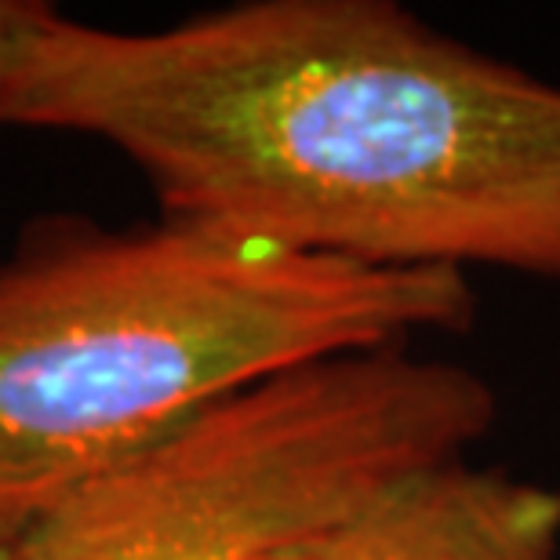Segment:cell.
<instances>
[{
	"mask_svg": "<svg viewBox=\"0 0 560 560\" xmlns=\"http://www.w3.org/2000/svg\"><path fill=\"white\" fill-rule=\"evenodd\" d=\"M458 270H368L194 222L73 226L0 262V546L219 397L463 335Z\"/></svg>",
	"mask_w": 560,
	"mask_h": 560,
	"instance_id": "cell-2",
	"label": "cell"
},
{
	"mask_svg": "<svg viewBox=\"0 0 560 560\" xmlns=\"http://www.w3.org/2000/svg\"><path fill=\"white\" fill-rule=\"evenodd\" d=\"M495 386L411 346L339 353L219 397L77 488L15 560H266L495 430Z\"/></svg>",
	"mask_w": 560,
	"mask_h": 560,
	"instance_id": "cell-3",
	"label": "cell"
},
{
	"mask_svg": "<svg viewBox=\"0 0 560 560\" xmlns=\"http://www.w3.org/2000/svg\"><path fill=\"white\" fill-rule=\"evenodd\" d=\"M4 125L114 145L161 219L560 284V84L394 0H248L145 33L40 4Z\"/></svg>",
	"mask_w": 560,
	"mask_h": 560,
	"instance_id": "cell-1",
	"label": "cell"
},
{
	"mask_svg": "<svg viewBox=\"0 0 560 560\" xmlns=\"http://www.w3.org/2000/svg\"><path fill=\"white\" fill-rule=\"evenodd\" d=\"M0 560H15V553H11L8 546H0Z\"/></svg>",
	"mask_w": 560,
	"mask_h": 560,
	"instance_id": "cell-6",
	"label": "cell"
},
{
	"mask_svg": "<svg viewBox=\"0 0 560 560\" xmlns=\"http://www.w3.org/2000/svg\"><path fill=\"white\" fill-rule=\"evenodd\" d=\"M266 560H560V488L455 458L397 477Z\"/></svg>",
	"mask_w": 560,
	"mask_h": 560,
	"instance_id": "cell-4",
	"label": "cell"
},
{
	"mask_svg": "<svg viewBox=\"0 0 560 560\" xmlns=\"http://www.w3.org/2000/svg\"><path fill=\"white\" fill-rule=\"evenodd\" d=\"M40 4H26V0H0V125H4V98L11 88V77H15L22 44H26V33L37 19Z\"/></svg>",
	"mask_w": 560,
	"mask_h": 560,
	"instance_id": "cell-5",
	"label": "cell"
}]
</instances>
